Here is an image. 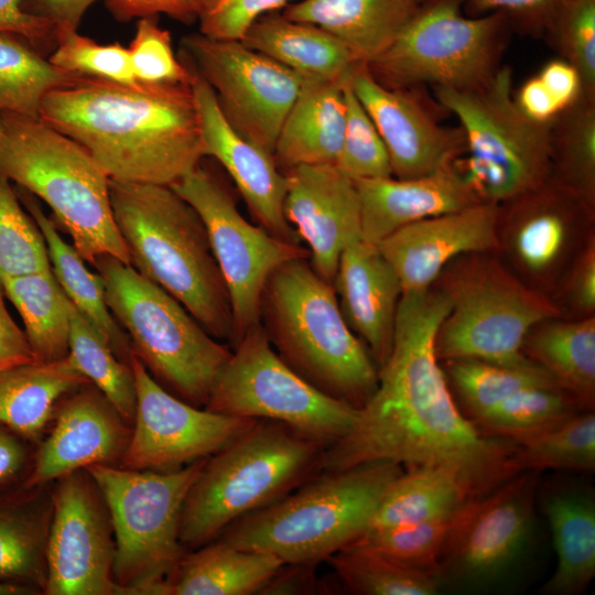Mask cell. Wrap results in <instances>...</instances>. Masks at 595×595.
<instances>
[{
  "mask_svg": "<svg viewBox=\"0 0 595 595\" xmlns=\"http://www.w3.org/2000/svg\"><path fill=\"white\" fill-rule=\"evenodd\" d=\"M448 310L441 289L402 293L377 388L351 429L326 447L320 472L376 461L403 469L440 467L456 474L475 498L517 475L510 461L513 443L484 435L450 392L435 351Z\"/></svg>",
  "mask_w": 595,
  "mask_h": 595,
  "instance_id": "1",
  "label": "cell"
},
{
  "mask_svg": "<svg viewBox=\"0 0 595 595\" xmlns=\"http://www.w3.org/2000/svg\"><path fill=\"white\" fill-rule=\"evenodd\" d=\"M554 550L556 569L542 591L550 595H575L595 575V502L581 488L558 487L542 496Z\"/></svg>",
  "mask_w": 595,
  "mask_h": 595,
  "instance_id": "30",
  "label": "cell"
},
{
  "mask_svg": "<svg viewBox=\"0 0 595 595\" xmlns=\"http://www.w3.org/2000/svg\"><path fill=\"white\" fill-rule=\"evenodd\" d=\"M2 139H3V123H2V119L0 115V145H1Z\"/></svg>",
  "mask_w": 595,
  "mask_h": 595,
  "instance_id": "63",
  "label": "cell"
},
{
  "mask_svg": "<svg viewBox=\"0 0 595 595\" xmlns=\"http://www.w3.org/2000/svg\"><path fill=\"white\" fill-rule=\"evenodd\" d=\"M445 361L448 378L466 405L472 421L521 389L532 386H560L534 361L518 366L478 359Z\"/></svg>",
  "mask_w": 595,
  "mask_h": 595,
  "instance_id": "43",
  "label": "cell"
},
{
  "mask_svg": "<svg viewBox=\"0 0 595 595\" xmlns=\"http://www.w3.org/2000/svg\"><path fill=\"white\" fill-rule=\"evenodd\" d=\"M0 32L15 34L44 54L54 50L57 31L50 23L26 14L21 0H0Z\"/></svg>",
  "mask_w": 595,
  "mask_h": 595,
  "instance_id": "53",
  "label": "cell"
},
{
  "mask_svg": "<svg viewBox=\"0 0 595 595\" xmlns=\"http://www.w3.org/2000/svg\"><path fill=\"white\" fill-rule=\"evenodd\" d=\"M402 472L401 465L389 461L320 472L236 520L216 539L272 554L285 564L317 565L367 530L386 490Z\"/></svg>",
  "mask_w": 595,
  "mask_h": 595,
  "instance_id": "5",
  "label": "cell"
},
{
  "mask_svg": "<svg viewBox=\"0 0 595 595\" xmlns=\"http://www.w3.org/2000/svg\"><path fill=\"white\" fill-rule=\"evenodd\" d=\"M342 315L379 368L393 337L400 280L375 244L358 239L342 252L333 281Z\"/></svg>",
  "mask_w": 595,
  "mask_h": 595,
  "instance_id": "24",
  "label": "cell"
},
{
  "mask_svg": "<svg viewBox=\"0 0 595 595\" xmlns=\"http://www.w3.org/2000/svg\"><path fill=\"white\" fill-rule=\"evenodd\" d=\"M46 544V595L121 594L106 502L87 469L56 479Z\"/></svg>",
  "mask_w": 595,
  "mask_h": 595,
  "instance_id": "17",
  "label": "cell"
},
{
  "mask_svg": "<svg viewBox=\"0 0 595 595\" xmlns=\"http://www.w3.org/2000/svg\"><path fill=\"white\" fill-rule=\"evenodd\" d=\"M190 67L194 75L191 87L205 156L214 158L225 169L260 227L284 241L300 244V237L283 212L285 174L279 171L271 153L231 127L209 85Z\"/></svg>",
  "mask_w": 595,
  "mask_h": 595,
  "instance_id": "22",
  "label": "cell"
},
{
  "mask_svg": "<svg viewBox=\"0 0 595 595\" xmlns=\"http://www.w3.org/2000/svg\"><path fill=\"white\" fill-rule=\"evenodd\" d=\"M76 368L99 389L130 424L136 411L131 365L120 360L105 338L74 307L71 312L69 353Z\"/></svg>",
  "mask_w": 595,
  "mask_h": 595,
  "instance_id": "42",
  "label": "cell"
},
{
  "mask_svg": "<svg viewBox=\"0 0 595 595\" xmlns=\"http://www.w3.org/2000/svg\"><path fill=\"white\" fill-rule=\"evenodd\" d=\"M284 174L285 219L307 245L312 268L333 284L343 250L361 239L356 185L334 164L299 165Z\"/></svg>",
  "mask_w": 595,
  "mask_h": 595,
  "instance_id": "20",
  "label": "cell"
},
{
  "mask_svg": "<svg viewBox=\"0 0 595 595\" xmlns=\"http://www.w3.org/2000/svg\"><path fill=\"white\" fill-rule=\"evenodd\" d=\"M93 266L133 356L165 390L205 408L217 375L231 356L230 347L213 337L176 299L131 264L102 255Z\"/></svg>",
  "mask_w": 595,
  "mask_h": 595,
  "instance_id": "8",
  "label": "cell"
},
{
  "mask_svg": "<svg viewBox=\"0 0 595 595\" xmlns=\"http://www.w3.org/2000/svg\"><path fill=\"white\" fill-rule=\"evenodd\" d=\"M349 83L386 145L394 177L433 173L464 153L462 129L441 126L408 88L385 86L365 64L356 67Z\"/></svg>",
  "mask_w": 595,
  "mask_h": 595,
  "instance_id": "19",
  "label": "cell"
},
{
  "mask_svg": "<svg viewBox=\"0 0 595 595\" xmlns=\"http://www.w3.org/2000/svg\"><path fill=\"white\" fill-rule=\"evenodd\" d=\"M96 1L98 0H21V8L26 14L53 25L58 33L77 30L86 11Z\"/></svg>",
  "mask_w": 595,
  "mask_h": 595,
  "instance_id": "57",
  "label": "cell"
},
{
  "mask_svg": "<svg viewBox=\"0 0 595 595\" xmlns=\"http://www.w3.org/2000/svg\"><path fill=\"white\" fill-rule=\"evenodd\" d=\"M498 215V205L480 202L403 226L377 246L397 273L402 293L424 292L454 258L499 245Z\"/></svg>",
  "mask_w": 595,
  "mask_h": 595,
  "instance_id": "23",
  "label": "cell"
},
{
  "mask_svg": "<svg viewBox=\"0 0 595 595\" xmlns=\"http://www.w3.org/2000/svg\"><path fill=\"white\" fill-rule=\"evenodd\" d=\"M136 79L148 84L191 85L193 71L173 50L172 37L156 17L141 18L128 47Z\"/></svg>",
  "mask_w": 595,
  "mask_h": 595,
  "instance_id": "50",
  "label": "cell"
},
{
  "mask_svg": "<svg viewBox=\"0 0 595 595\" xmlns=\"http://www.w3.org/2000/svg\"><path fill=\"white\" fill-rule=\"evenodd\" d=\"M88 382L69 356L11 367L0 372V423L35 441L62 398Z\"/></svg>",
  "mask_w": 595,
  "mask_h": 595,
  "instance_id": "34",
  "label": "cell"
},
{
  "mask_svg": "<svg viewBox=\"0 0 595 595\" xmlns=\"http://www.w3.org/2000/svg\"><path fill=\"white\" fill-rule=\"evenodd\" d=\"M302 78L346 82L360 64L339 40L310 23L275 11L260 17L240 40Z\"/></svg>",
  "mask_w": 595,
  "mask_h": 595,
  "instance_id": "28",
  "label": "cell"
},
{
  "mask_svg": "<svg viewBox=\"0 0 595 595\" xmlns=\"http://www.w3.org/2000/svg\"><path fill=\"white\" fill-rule=\"evenodd\" d=\"M534 474H518L458 510L436 569L441 585H485L517 561L532 532Z\"/></svg>",
  "mask_w": 595,
  "mask_h": 595,
  "instance_id": "18",
  "label": "cell"
},
{
  "mask_svg": "<svg viewBox=\"0 0 595 595\" xmlns=\"http://www.w3.org/2000/svg\"><path fill=\"white\" fill-rule=\"evenodd\" d=\"M45 486V485H43ZM43 486H20L0 494V582L43 593L52 512Z\"/></svg>",
  "mask_w": 595,
  "mask_h": 595,
  "instance_id": "32",
  "label": "cell"
},
{
  "mask_svg": "<svg viewBox=\"0 0 595 595\" xmlns=\"http://www.w3.org/2000/svg\"><path fill=\"white\" fill-rule=\"evenodd\" d=\"M361 209V239L377 245L409 224L480 203L456 161L413 178L354 181Z\"/></svg>",
  "mask_w": 595,
  "mask_h": 595,
  "instance_id": "25",
  "label": "cell"
},
{
  "mask_svg": "<svg viewBox=\"0 0 595 595\" xmlns=\"http://www.w3.org/2000/svg\"><path fill=\"white\" fill-rule=\"evenodd\" d=\"M259 322L278 356L321 392L356 409L378 383V367L345 322L332 283L309 258L290 260L269 277Z\"/></svg>",
  "mask_w": 595,
  "mask_h": 595,
  "instance_id": "4",
  "label": "cell"
},
{
  "mask_svg": "<svg viewBox=\"0 0 595 595\" xmlns=\"http://www.w3.org/2000/svg\"><path fill=\"white\" fill-rule=\"evenodd\" d=\"M110 201L130 264L176 299L213 337L230 345L229 292L194 207L170 185L115 180Z\"/></svg>",
  "mask_w": 595,
  "mask_h": 595,
  "instance_id": "3",
  "label": "cell"
},
{
  "mask_svg": "<svg viewBox=\"0 0 595 595\" xmlns=\"http://www.w3.org/2000/svg\"><path fill=\"white\" fill-rule=\"evenodd\" d=\"M332 587L316 575V565L285 564L261 588L259 594H326Z\"/></svg>",
  "mask_w": 595,
  "mask_h": 595,
  "instance_id": "56",
  "label": "cell"
},
{
  "mask_svg": "<svg viewBox=\"0 0 595 595\" xmlns=\"http://www.w3.org/2000/svg\"><path fill=\"white\" fill-rule=\"evenodd\" d=\"M563 0H463L477 12H500L521 31L543 35L545 28Z\"/></svg>",
  "mask_w": 595,
  "mask_h": 595,
  "instance_id": "52",
  "label": "cell"
},
{
  "mask_svg": "<svg viewBox=\"0 0 595 595\" xmlns=\"http://www.w3.org/2000/svg\"><path fill=\"white\" fill-rule=\"evenodd\" d=\"M105 3L120 22L158 17L161 13L185 24L196 21L194 0H105Z\"/></svg>",
  "mask_w": 595,
  "mask_h": 595,
  "instance_id": "55",
  "label": "cell"
},
{
  "mask_svg": "<svg viewBox=\"0 0 595 595\" xmlns=\"http://www.w3.org/2000/svg\"><path fill=\"white\" fill-rule=\"evenodd\" d=\"M570 298L582 313L595 309V244L589 241L580 257L570 281Z\"/></svg>",
  "mask_w": 595,
  "mask_h": 595,
  "instance_id": "60",
  "label": "cell"
},
{
  "mask_svg": "<svg viewBox=\"0 0 595 595\" xmlns=\"http://www.w3.org/2000/svg\"><path fill=\"white\" fill-rule=\"evenodd\" d=\"M4 300L0 284V372L36 361L24 331L12 318Z\"/></svg>",
  "mask_w": 595,
  "mask_h": 595,
  "instance_id": "58",
  "label": "cell"
},
{
  "mask_svg": "<svg viewBox=\"0 0 595 595\" xmlns=\"http://www.w3.org/2000/svg\"><path fill=\"white\" fill-rule=\"evenodd\" d=\"M537 76L562 111L582 96V83L577 71L562 58L544 64Z\"/></svg>",
  "mask_w": 595,
  "mask_h": 595,
  "instance_id": "59",
  "label": "cell"
},
{
  "mask_svg": "<svg viewBox=\"0 0 595 595\" xmlns=\"http://www.w3.org/2000/svg\"><path fill=\"white\" fill-rule=\"evenodd\" d=\"M543 35L577 71L582 96L595 99V0H563Z\"/></svg>",
  "mask_w": 595,
  "mask_h": 595,
  "instance_id": "47",
  "label": "cell"
},
{
  "mask_svg": "<svg viewBox=\"0 0 595 595\" xmlns=\"http://www.w3.org/2000/svg\"><path fill=\"white\" fill-rule=\"evenodd\" d=\"M472 257L447 275L441 289L450 310L435 336L439 359H478L518 366L532 360L524 340L538 324L559 314L555 304L504 267Z\"/></svg>",
  "mask_w": 595,
  "mask_h": 595,
  "instance_id": "11",
  "label": "cell"
},
{
  "mask_svg": "<svg viewBox=\"0 0 595 595\" xmlns=\"http://www.w3.org/2000/svg\"><path fill=\"white\" fill-rule=\"evenodd\" d=\"M516 474L543 469L592 472L595 468V414L585 409L510 440Z\"/></svg>",
  "mask_w": 595,
  "mask_h": 595,
  "instance_id": "38",
  "label": "cell"
},
{
  "mask_svg": "<svg viewBox=\"0 0 595 595\" xmlns=\"http://www.w3.org/2000/svg\"><path fill=\"white\" fill-rule=\"evenodd\" d=\"M199 33L240 41L260 17L284 9L293 0H194Z\"/></svg>",
  "mask_w": 595,
  "mask_h": 595,
  "instance_id": "51",
  "label": "cell"
},
{
  "mask_svg": "<svg viewBox=\"0 0 595 595\" xmlns=\"http://www.w3.org/2000/svg\"><path fill=\"white\" fill-rule=\"evenodd\" d=\"M515 99L520 110L537 122H552L562 112L537 75L523 83Z\"/></svg>",
  "mask_w": 595,
  "mask_h": 595,
  "instance_id": "61",
  "label": "cell"
},
{
  "mask_svg": "<svg viewBox=\"0 0 595 595\" xmlns=\"http://www.w3.org/2000/svg\"><path fill=\"white\" fill-rule=\"evenodd\" d=\"M15 191L45 238L52 271L66 296L105 338L118 358L131 365L133 353L130 340L107 304L101 277L91 272L73 245L61 236L57 226L43 212L36 197L21 187Z\"/></svg>",
  "mask_w": 595,
  "mask_h": 595,
  "instance_id": "31",
  "label": "cell"
},
{
  "mask_svg": "<svg viewBox=\"0 0 595 595\" xmlns=\"http://www.w3.org/2000/svg\"><path fill=\"white\" fill-rule=\"evenodd\" d=\"M170 186L194 207L206 227L230 296L232 348L259 322L261 294L271 273L290 260L310 259V252L249 223L227 185L201 163Z\"/></svg>",
  "mask_w": 595,
  "mask_h": 595,
  "instance_id": "14",
  "label": "cell"
},
{
  "mask_svg": "<svg viewBox=\"0 0 595 595\" xmlns=\"http://www.w3.org/2000/svg\"><path fill=\"white\" fill-rule=\"evenodd\" d=\"M0 174L43 201L90 264L110 255L130 264L115 221L110 178L77 142L40 117L2 112Z\"/></svg>",
  "mask_w": 595,
  "mask_h": 595,
  "instance_id": "6",
  "label": "cell"
},
{
  "mask_svg": "<svg viewBox=\"0 0 595 595\" xmlns=\"http://www.w3.org/2000/svg\"><path fill=\"white\" fill-rule=\"evenodd\" d=\"M29 442L0 423V494L22 486L26 479L34 457Z\"/></svg>",
  "mask_w": 595,
  "mask_h": 595,
  "instance_id": "54",
  "label": "cell"
},
{
  "mask_svg": "<svg viewBox=\"0 0 595 595\" xmlns=\"http://www.w3.org/2000/svg\"><path fill=\"white\" fill-rule=\"evenodd\" d=\"M205 409L280 422L327 447L355 423L358 409L321 392L274 351L260 322L231 348Z\"/></svg>",
  "mask_w": 595,
  "mask_h": 595,
  "instance_id": "13",
  "label": "cell"
},
{
  "mask_svg": "<svg viewBox=\"0 0 595 595\" xmlns=\"http://www.w3.org/2000/svg\"><path fill=\"white\" fill-rule=\"evenodd\" d=\"M463 0H426L376 58L365 64L381 84L468 89L490 78L510 23L500 12L465 17Z\"/></svg>",
  "mask_w": 595,
  "mask_h": 595,
  "instance_id": "12",
  "label": "cell"
},
{
  "mask_svg": "<svg viewBox=\"0 0 595 595\" xmlns=\"http://www.w3.org/2000/svg\"><path fill=\"white\" fill-rule=\"evenodd\" d=\"M415 1H416L418 3H422V2H424V1H426V0H415Z\"/></svg>",
  "mask_w": 595,
  "mask_h": 595,
  "instance_id": "64",
  "label": "cell"
},
{
  "mask_svg": "<svg viewBox=\"0 0 595 595\" xmlns=\"http://www.w3.org/2000/svg\"><path fill=\"white\" fill-rule=\"evenodd\" d=\"M53 418L23 486H43L75 470L113 465L128 446L130 423L90 382L62 398Z\"/></svg>",
  "mask_w": 595,
  "mask_h": 595,
  "instance_id": "21",
  "label": "cell"
},
{
  "mask_svg": "<svg viewBox=\"0 0 595 595\" xmlns=\"http://www.w3.org/2000/svg\"><path fill=\"white\" fill-rule=\"evenodd\" d=\"M181 46L182 60L209 85L231 127L273 155L303 78L241 41L198 32L185 35Z\"/></svg>",
  "mask_w": 595,
  "mask_h": 595,
  "instance_id": "15",
  "label": "cell"
},
{
  "mask_svg": "<svg viewBox=\"0 0 595 595\" xmlns=\"http://www.w3.org/2000/svg\"><path fill=\"white\" fill-rule=\"evenodd\" d=\"M552 178L595 201V99L581 96L551 123Z\"/></svg>",
  "mask_w": 595,
  "mask_h": 595,
  "instance_id": "41",
  "label": "cell"
},
{
  "mask_svg": "<svg viewBox=\"0 0 595 595\" xmlns=\"http://www.w3.org/2000/svg\"><path fill=\"white\" fill-rule=\"evenodd\" d=\"M136 411L120 466L170 472L208 458L258 420L196 407L159 385L133 356Z\"/></svg>",
  "mask_w": 595,
  "mask_h": 595,
  "instance_id": "16",
  "label": "cell"
},
{
  "mask_svg": "<svg viewBox=\"0 0 595 595\" xmlns=\"http://www.w3.org/2000/svg\"><path fill=\"white\" fill-rule=\"evenodd\" d=\"M474 498L451 470L440 467L407 468L386 490L367 529L450 516Z\"/></svg>",
  "mask_w": 595,
  "mask_h": 595,
  "instance_id": "37",
  "label": "cell"
},
{
  "mask_svg": "<svg viewBox=\"0 0 595 595\" xmlns=\"http://www.w3.org/2000/svg\"><path fill=\"white\" fill-rule=\"evenodd\" d=\"M206 459L170 472L115 465L86 468L109 511L113 580L121 594L165 595L185 552L180 542L182 508Z\"/></svg>",
  "mask_w": 595,
  "mask_h": 595,
  "instance_id": "10",
  "label": "cell"
},
{
  "mask_svg": "<svg viewBox=\"0 0 595 595\" xmlns=\"http://www.w3.org/2000/svg\"><path fill=\"white\" fill-rule=\"evenodd\" d=\"M76 77L52 65L22 37L0 32V113L39 117L44 97Z\"/></svg>",
  "mask_w": 595,
  "mask_h": 595,
  "instance_id": "39",
  "label": "cell"
},
{
  "mask_svg": "<svg viewBox=\"0 0 595 595\" xmlns=\"http://www.w3.org/2000/svg\"><path fill=\"white\" fill-rule=\"evenodd\" d=\"M433 88L459 121L466 158L456 164L479 202L500 206L552 177V122H537L520 110L510 67L499 66L473 88Z\"/></svg>",
  "mask_w": 595,
  "mask_h": 595,
  "instance_id": "9",
  "label": "cell"
},
{
  "mask_svg": "<svg viewBox=\"0 0 595 595\" xmlns=\"http://www.w3.org/2000/svg\"><path fill=\"white\" fill-rule=\"evenodd\" d=\"M0 284L6 299L21 315L35 360L51 363L67 357L73 304L52 269L7 279Z\"/></svg>",
  "mask_w": 595,
  "mask_h": 595,
  "instance_id": "36",
  "label": "cell"
},
{
  "mask_svg": "<svg viewBox=\"0 0 595 595\" xmlns=\"http://www.w3.org/2000/svg\"><path fill=\"white\" fill-rule=\"evenodd\" d=\"M37 593L30 587L0 582V595H31Z\"/></svg>",
  "mask_w": 595,
  "mask_h": 595,
  "instance_id": "62",
  "label": "cell"
},
{
  "mask_svg": "<svg viewBox=\"0 0 595 595\" xmlns=\"http://www.w3.org/2000/svg\"><path fill=\"white\" fill-rule=\"evenodd\" d=\"M326 447L280 422L258 420L206 459L182 508L184 550L213 541L320 473Z\"/></svg>",
  "mask_w": 595,
  "mask_h": 595,
  "instance_id": "7",
  "label": "cell"
},
{
  "mask_svg": "<svg viewBox=\"0 0 595 595\" xmlns=\"http://www.w3.org/2000/svg\"><path fill=\"white\" fill-rule=\"evenodd\" d=\"M282 564L272 554L215 539L184 552L167 581L165 595L259 594Z\"/></svg>",
  "mask_w": 595,
  "mask_h": 595,
  "instance_id": "33",
  "label": "cell"
},
{
  "mask_svg": "<svg viewBox=\"0 0 595 595\" xmlns=\"http://www.w3.org/2000/svg\"><path fill=\"white\" fill-rule=\"evenodd\" d=\"M419 4L415 0H299L281 13L328 32L368 64L388 47Z\"/></svg>",
  "mask_w": 595,
  "mask_h": 595,
  "instance_id": "29",
  "label": "cell"
},
{
  "mask_svg": "<svg viewBox=\"0 0 595 595\" xmlns=\"http://www.w3.org/2000/svg\"><path fill=\"white\" fill-rule=\"evenodd\" d=\"M523 349L532 361L591 409L595 392V318L558 322L553 318L534 326Z\"/></svg>",
  "mask_w": 595,
  "mask_h": 595,
  "instance_id": "35",
  "label": "cell"
},
{
  "mask_svg": "<svg viewBox=\"0 0 595 595\" xmlns=\"http://www.w3.org/2000/svg\"><path fill=\"white\" fill-rule=\"evenodd\" d=\"M458 510L453 515L426 521L367 529L351 543L367 547L436 576L437 563Z\"/></svg>",
  "mask_w": 595,
  "mask_h": 595,
  "instance_id": "46",
  "label": "cell"
},
{
  "mask_svg": "<svg viewBox=\"0 0 595 595\" xmlns=\"http://www.w3.org/2000/svg\"><path fill=\"white\" fill-rule=\"evenodd\" d=\"M191 85L77 76L44 97L39 117L110 180L171 185L205 156Z\"/></svg>",
  "mask_w": 595,
  "mask_h": 595,
  "instance_id": "2",
  "label": "cell"
},
{
  "mask_svg": "<svg viewBox=\"0 0 595 595\" xmlns=\"http://www.w3.org/2000/svg\"><path fill=\"white\" fill-rule=\"evenodd\" d=\"M505 234L513 260L532 275L555 269L593 207L554 178L506 204Z\"/></svg>",
  "mask_w": 595,
  "mask_h": 595,
  "instance_id": "26",
  "label": "cell"
},
{
  "mask_svg": "<svg viewBox=\"0 0 595 595\" xmlns=\"http://www.w3.org/2000/svg\"><path fill=\"white\" fill-rule=\"evenodd\" d=\"M346 82L303 78L278 134L273 151L278 165L286 170L336 164L346 123Z\"/></svg>",
  "mask_w": 595,
  "mask_h": 595,
  "instance_id": "27",
  "label": "cell"
},
{
  "mask_svg": "<svg viewBox=\"0 0 595 595\" xmlns=\"http://www.w3.org/2000/svg\"><path fill=\"white\" fill-rule=\"evenodd\" d=\"M349 79L344 85L346 123L340 153L335 165L351 181L392 176L386 145L371 118L354 94Z\"/></svg>",
  "mask_w": 595,
  "mask_h": 595,
  "instance_id": "48",
  "label": "cell"
},
{
  "mask_svg": "<svg viewBox=\"0 0 595 595\" xmlns=\"http://www.w3.org/2000/svg\"><path fill=\"white\" fill-rule=\"evenodd\" d=\"M336 577L359 595H431L440 589L437 577L364 545L350 543L326 560Z\"/></svg>",
  "mask_w": 595,
  "mask_h": 595,
  "instance_id": "40",
  "label": "cell"
},
{
  "mask_svg": "<svg viewBox=\"0 0 595 595\" xmlns=\"http://www.w3.org/2000/svg\"><path fill=\"white\" fill-rule=\"evenodd\" d=\"M51 269L40 227L25 210L11 182L0 174V283Z\"/></svg>",
  "mask_w": 595,
  "mask_h": 595,
  "instance_id": "45",
  "label": "cell"
},
{
  "mask_svg": "<svg viewBox=\"0 0 595 595\" xmlns=\"http://www.w3.org/2000/svg\"><path fill=\"white\" fill-rule=\"evenodd\" d=\"M585 409L560 386H532L509 396L473 423L486 436L511 440Z\"/></svg>",
  "mask_w": 595,
  "mask_h": 595,
  "instance_id": "44",
  "label": "cell"
},
{
  "mask_svg": "<svg viewBox=\"0 0 595 595\" xmlns=\"http://www.w3.org/2000/svg\"><path fill=\"white\" fill-rule=\"evenodd\" d=\"M47 60L55 67L77 76L122 84L138 82L128 47L119 43L99 44L77 30L58 32L56 45Z\"/></svg>",
  "mask_w": 595,
  "mask_h": 595,
  "instance_id": "49",
  "label": "cell"
}]
</instances>
